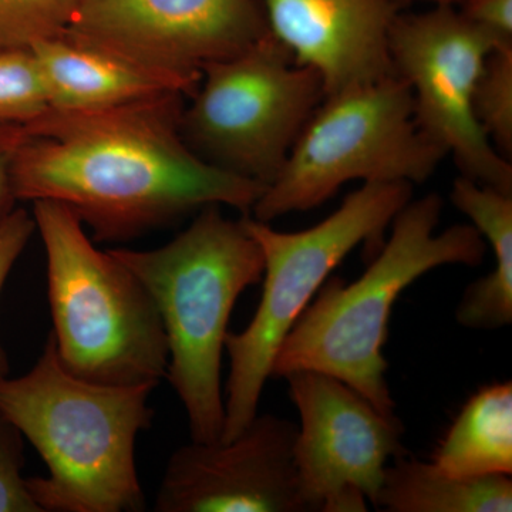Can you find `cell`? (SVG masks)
I'll use <instances>...</instances> for the list:
<instances>
[{
	"mask_svg": "<svg viewBox=\"0 0 512 512\" xmlns=\"http://www.w3.org/2000/svg\"><path fill=\"white\" fill-rule=\"evenodd\" d=\"M185 96L113 109H49L28 124L13 165L18 201L66 205L97 241H127L208 205L249 214L264 185L195 156L180 131Z\"/></svg>",
	"mask_w": 512,
	"mask_h": 512,
	"instance_id": "1",
	"label": "cell"
},
{
	"mask_svg": "<svg viewBox=\"0 0 512 512\" xmlns=\"http://www.w3.org/2000/svg\"><path fill=\"white\" fill-rule=\"evenodd\" d=\"M154 386H113L72 375L53 333L36 365L0 379V412L47 466L28 478L42 512H138L146 507L136 467V440L150 429Z\"/></svg>",
	"mask_w": 512,
	"mask_h": 512,
	"instance_id": "2",
	"label": "cell"
},
{
	"mask_svg": "<svg viewBox=\"0 0 512 512\" xmlns=\"http://www.w3.org/2000/svg\"><path fill=\"white\" fill-rule=\"evenodd\" d=\"M443 198L412 200L392 222V235L367 266L346 284L326 279L276 353L272 376L315 370L336 377L390 419L396 417L384 343L393 306L420 276L444 265L483 264L488 245L477 228L457 224L437 234Z\"/></svg>",
	"mask_w": 512,
	"mask_h": 512,
	"instance_id": "3",
	"label": "cell"
},
{
	"mask_svg": "<svg viewBox=\"0 0 512 512\" xmlns=\"http://www.w3.org/2000/svg\"><path fill=\"white\" fill-rule=\"evenodd\" d=\"M110 252L140 279L156 303L168 342L165 377L187 412L191 440L221 441L222 352L235 303L264 276L258 242L242 218L231 220L221 205H208L163 247Z\"/></svg>",
	"mask_w": 512,
	"mask_h": 512,
	"instance_id": "4",
	"label": "cell"
},
{
	"mask_svg": "<svg viewBox=\"0 0 512 512\" xmlns=\"http://www.w3.org/2000/svg\"><path fill=\"white\" fill-rule=\"evenodd\" d=\"M32 217L62 365L89 382L156 387L167 376V335L140 279L110 249L100 251L66 205L35 201Z\"/></svg>",
	"mask_w": 512,
	"mask_h": 512,
	"instance_id": "5",
	"label": "cell"
},
{
	"mask_svg": "<svg viewBox=\"0 0 512 512\" xmlns=\"http://www.w3.org/2000/svg\"><path fill=\"white\" fill-rule=\"evenodd\" d=\"M409 183H363L335 212L308 229L282 232L242 217L264 255V292L248 328L229 333L227 402L222 443L234 440L258 414L276 353L326 279L359 245L379 251L394 217L412 201Z\"/></svg>",
	"mask_w": 512,
	"mask_h": 512,
	"instance_id": "6",
	"label": "cell"
},
{
	"mask_svg": "<svg viewBox=\"0 0 512 512\" xmlns=\"http://www.w3.org/2000/svg\"><path fill=\"white\" fill-rule=\"evenodd\" d=\"M446 157L417 126L409 84L386 74L325 96L249 215L315 210L350 181L421 184Z\"/></svg>",
	"mask_w": 512,
	"mask_h": 512,
	"instance_id": "7",
	"label": "cell"
},
{
	"mask_svg": "<svg viewBox=\"0 0 512 512\" xmlns=\"http://www.w3.org/2000/svg\"><path fill=\"white\" fill-rule=\"evenodd\" d=\"M323 99L319 73L268 33L202 67L181 111V136L205 163L268 187Z\"/></svg>",
	"mask_w": 512,
	"mask_h": 512,
	"instance_id": "8",
	"label": "cell"
},
{
	"mask_svg": "<svg viewBox=\"0 0 512 512\" xmlns=\"http://www.w3.org/2000/svg\"><path fill=\"white\" fill-rule=\"evenodd\" d=\"M497 43L456 6H431L394 19L389 35L393 72L409 84L417 126L451 154L460 175L512 194V165L474 114L485 60Z\"/></svg>",
	"mask_w": 512,
	"mask_h": 512,
	"instance_id": "9",
	"label": "cell"
},
{
	"mask_svg": "<svg viewBox=\"0 0 512 512\" xmlns=\"http://www.w3.org/2000/svg\"><path fill=\"white\" fill-rule=\"evenodd\" d=\"M298 409L293 461L309 511H367L375 505L390 458L404 456L403 426L362 394L326 373L285 376Z\"/></svg>",
	"mask_w": 512,
	"mask_h": 512,
	"instance_id": "10",
	"label": "cell"
},
{
	"mask_svg": "<svg viewBox=\"0 0 512 512\" xmlns=\"http://www.w3.org/2000/svg\"><path fill=\"white\" fill-rule=\"evenodd\" d=\"M66 32L198 86L269 29L259 0H82Z\"/></svg>",
	"mask_w": 512,
	"mask_h": 512,
	"instance_id": "11",
	"label": "cell"
},
{
	"mask_svg": "<svg viewBox=\"0 0 512 512\" xmlns=\"http://www.w3.org/2000/svg\"><path fill=\"white\" fill-rule=\"evenodd\" d=\"M298 426L274 414L252 419L234 440L175 450L157 512H306L293 446Z\"/></svg>",
	"mask_w": 512,
	"mask_h": 512,
	"instance_id": "12",
	"label": "cell"
},
{
	"mask_svg": "<svg viewBox=\"0 0 512 512\" xmlns=\"http://www.w3.org/2000/svg\"><path fill=\"white\" fill-rule=\"evenodd\" d=\"M269 33L325 84V96L394 73L393 0H259Z\"/></svg>",
	"mask_w": 512,
	"mask_h": 512,
	"instance_id": "13",
	"label": "cell"
},
{
	"mask_svg": "<svg viewBox=\"0 0 512 512\" xmlns=\"http://www.w3.org/2000/svg\"><path fill=\"white\" fill-rule=\"evenodd\" d=\"M32 47L50 109H113L165 94L190 97L197 86L64 32Z\"/></svg>",
	"mask_w": 512,
	"mask_h": 512,
	"instance_id": "14",
	"label": "cell"
},
{
	"mask_svg": "<svg viewBox=\"0 0 512 512\" xmlns=\"http://www.w3.org/2000/svg\"><path fill=\"white\" fill-rule=\"evenodd\" d=\"M451 202L471 221L494 252L490 274L468 286L456 311L464 328L491 330L512 322V194L460 177Z\"/></svg>",
	"mask_w": 512,
	"mask_h": 512,
	"instance_id": "15",
	"label": "cell"
},
{
	"mask_svg": "<svg viewBox=\"0 0 512 512\" xmlns=\"http://www.w3.org/2000/svg\"><path fill=\"white\" fill-rule=\"evenodd\" d=\"M433 464L458 478L511 476V382L488 384L468 399L441 440Z\"/></svg>",
	"mask_w": 512,
	"mask_h": 512,
	"instance_id": "16",
	"label": "cell"
},
{
	"mask_svg": "<svg viewBox=\"0 0 512 512\" xmlns=\"http://www.w3.org/2000/svg\"><path fill=\"white\" fill-rule=\"evenodd\" d=\"M375 507L387 512H511L510 476L458 478L433 463L394 458Z\"/></svg>",
	"mask_w": 512,
	"mask_h": 512,
	"instance_id": "17",
	"label": "cell"
},
{
	"mask_svg": "<svg viewBox=\"0 0 512 512\" xmlns=\"http://www.w3.org/2000/svg\"><path fill=\"white\" fill-rule=\"evenodd\" d=\"M50 109L32 47L0 49V124L28 126Z\"/></svg>",
	"mask_w": 512,
	"mask_h": 512,
	"instance_id": "18",
	"label": "cell"
},
{
	"mask_svg": "<svg viewBox=\"0 0 512 512\" xmlns=\"http://www.w3.org/2000/svg\"><path fill=\"white\" fill-rule=\"evenodd\" d=\"M473 107L493 146L511 161L512 46L491 50L474 90Z\"/></svg>",
	"mask_w": 512,
	"mask_h": 512,
	"instance_id": "19",
	"label": "cell"
},
{
	"mask_svg": "<svg viewBox=\"0 0 512 512\" xmlns=\"http://www.w3.org/2000/svg\"><path fill=\"white\" fill-rule=\"evenodd\" d=\"M82 0H0V49L30 47L69 28Z\"/></svg>",
	"mask_w": 512,
	"mask_h": 512,
	"instance_id": "20",
	"label": "cell"
},
{
	"mask_svg": "<svg viewBox=\"0 0 512 512\" xmlns=\"http://www.w3.org/2000/svg\"><path fill=\"white\" fill-rule=\"evenodd\" d=\"M23 466L22 433L0 412V512H42L30 494Z\"/></svg>",
	"mask_w": 512,
	"mask_h": 512,
	"instance_id": "21",
	"label": "cell"
},
{
	"mask_svg": "<svg viewBox=\"0 0 512 512\" xmlns=\"http://www.w3.org/2000/svg\"><path fill=\"white\" fill-rule=\"evenodd\" d=\"M35 220L25 210H15L8 218L0 222V293L13 265L22 255L33 232ZM9 376V359L0 343V379Z\"/></svg>",
	"mask_w": 512,
	"mask_h": 512,
	"instance_id": "22",
	"label": "cell"
},
{
	"mask_svg": "<svg viewBox=\"0 0 512 512\" xmlns=\"http://www.w3.org/2000/svg\"><path fill=\"white\" fill-rule=\"evenodd\" d=\"M456 8L497 46H512V0H463Z\"/></svg>",
	"mask_w": 512,
	"mask_h": 512,
	"instance_id": "23",
	"label": "cell"
},
{
	"mask_svg": "<svg viewBox=\"0 0 512 512\" xmlns=\"http://www.w3.org/2000/svg\"><path fill=\"white\" fill-rule=\"evenodd\" d=\"M28 138V130L20 124H0V222L15 211V184L13 165L19 148Z\"/></svg>",
	"mask_w": 512,
	"mask_h": 512,
	"instance_id": "24",
	"label": "cell"
},
{
	"mask_svg": "<svg viewBox=\"0 0 512 512\" xmlns=\"http://www.w3.org/2000/svg\"><path fill=\"white\" fill-rule=\"evenodd\" d=\"M400 9L404 6L410 5V3L424 2L430 3L431 6H458L463 0H393Z\"/></svg>",
	"mask_w": 512,
	"mask_h": 512,
	"instance_id": "25",
	"label": "cell"
}]
</instances>
